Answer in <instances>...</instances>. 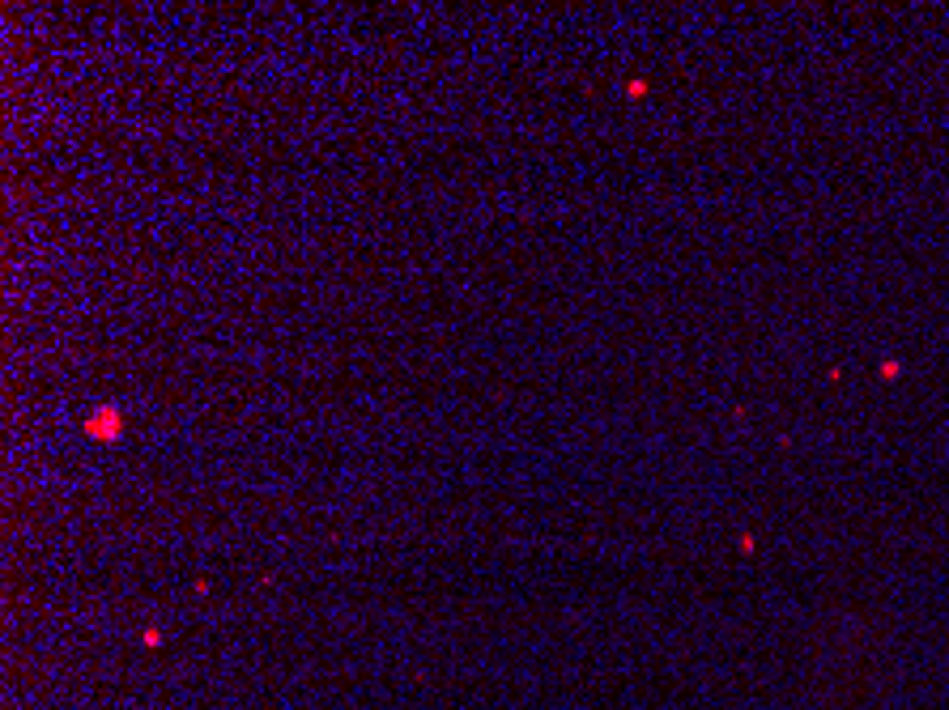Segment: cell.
Returning <instances> with one entry per match:
<instances>
[{"mask_svg":"<svg viewBox=\"0 0 949 710\" xmlns=\"http://www.w3.org/2000/svg\"><path fill=\"white\" fill-rule=\"evenodd\" d=\"M626 90H630V98H643V94H647V81H630Z\"/></svg>","mask_w":949,"mask_h":710,"instance_id":"cell-3","label":"cell"},{"mask_svg":"<svg viewBox=\"0 0 949 710\" xmlns=\"http://www.w3.org/2000/svg\"><path fill=\"white\" fill-rule=\"evenodd\" d=\"M124 409L120 404H98L90 417H85V439H94V443H120L124 439Z\"/></svg>","mask_w":949,"mask_h":710,"instance_id":"cell-1","label":"cell"},{"mask_svg":"<svg viewBox=\"0 0 949 710\" xmlns=\"http://www.w3.org/2000/svg\"><path fill=\"white\" fill-rule=\"evenodd\" d=\"M899 374H903V362H894V357L881 362V378H899Z\"/></svg>","mask_w":949,"mask_h":710,"instance_id":"cell-2","label":"cell"}]
</instances>
